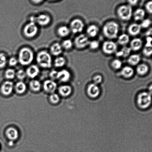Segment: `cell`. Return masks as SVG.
Listing matches in <instances>:
<instances>
[{
  "label": "cell",
  "mask_w": 152,
  "mask_h": 152,
  "mask_svg": "<svg viewBox=\"0 0 152 152\" xmlns=\"http://www.w3.org/2000/svg\"><path fill=\"white\" fill-rule=\"evenodd\" d=\"M99 42L96 40H93L90 41L89 44V48L91 49L94 50L97 49L99 47Z\"/></svg>",
  "instance_id": "cell-38"
},
{
  "label": "cell",
  "mask_w": 152,
  "mask_h": 152,
  "mask_svg": "<svg viewBox=\"0 0 152 152\" xmlns=\"http://www.w3.org/2000/svg\"><path fill=\"white\" fill-rule=\"evenodd\" d=\"M63 50L61 44L56 42L50 46L49 52L51 56L57 57L61 55Z\"/></svg>",
  "instance_id": "cell-14"
},
{
  "label": "cell",
  "mask_w": 152,
  "mask_h": 152,
  "mask_svg": "<svg viewBox=\"0 0 152 152\" xmlns=\"http://www.w3.org/2000/svg\"><path fill=\"white\" fill-rule=\"evenodd\" d=\"M145 15V11L142 8L137 9L133 14L134 19L136 21L143 20Z\"/></svg>",
  "instance_id": "cell-24"
},
{
  "label": "cell",
  "mask_w": 152,
  "mask_h": 152,
  "mask_svg": "<svg viewBox=\"0 0 152 152\" xmlns=\"http://www.w3.org/2000/svg\"><path fill=\"white\" fill-rule=\"evenodd\" d=\"M136 71L137 73L140 76H144L147 74L149 71L148 66L145 64H141L137 66Z\"/></svg>",
  "instance_id": "cell-28"
},
{
  "label": "cell",
  "mask_w": 152,
  "mask_h": 152,
  "mask_svg": "<svg viewBox=\"0 0 152 152\" xmlns=\"http://www.w3.org/2000/svg\"><path fill=\"white\" fill-rule=\"evenodd\" d=\"M58 91L63 96H67L71 94L72 88L70 86L63 85L59 88Z\"/></svg>",
  "instance_id": "cell-25"
},
{
  "label": "cell",
  "mask_w": 152,
  "mask_h": 152,
  "mask_svg": "<svg viewBox=\"0 0 152 152\" xmlns=\"http://www.w3.org/2000/svg\"><path fill=\"white\" fill-rule=\"evenodd\" d=\"M111 65L112 68L115 70H119L122 67V62L120 60L115 59L112 61Z\"/></svg>",
  "instance_id": "cell-36"
},
{
  "label": "cell",
  "mask_w": 152,
  "mask_h": 152,
  "mask_svg": "<svg viewBox=\"0 0 152 152\" xmlns=\"http://www.w3.org/2000/svg\"><path fill=\"white\" fill-rule=\"evenodd\" d=\"M16 72L14 69L12 68L7 69L5 73V77L8 80L14 79L16 77Z\"/></svg>",
  "instance_id": "cell-35"
},
{
  "label": "cell",
  "mask_w": 152,
  "mask_h": 152,
  "mask_svg": "<svg viewBox=\"0 0 152 152\" xmlns=\"http://www.w3.org/2000/svg\"><path fill=\"white\" fill-rule=\"evenodd\" d=\"M45 0H30L31 2L35 5H39L42 4Z\"/></svg>",
  "instance_id": "cell-47"
},
{
  "label": "cell",
  "mask_w": 152,
  "mask_h": 152,
  "mask_svg": "<svg viewBox=\"0 0 152 152\" xmlns=\"http://www.w3.org/2000/svg\"><path fill=\"white\" fill-rule=\"evenodd\" d=\"M8 63V60L6 54L4 53H0V69L5 68Z\"/></svg>",
  "instance_id": "cell-31"
},
{
  "label": "cell",
  "mask_w": 152,
  "mask_h": 152,
  "mask_svg": "<svg viewBox=\"0 0 152 152\" xmlns=\"http://www.w3.org/2000/svg\"><path fill=\"white\" fill-rule=\"evenodd\" d=\"M23 32L25 37L27 39H32L38 34L39 28L36 23L29 22L23 27Z\"/></svg>",
  "instance_id": "cell-5"
},
{
  "label": "cell",
  "mask_w": 152,
  "mask_h": 152,
  "mask_svg": "<svg viewBox=\"0 0 152 152\" xmlns=\"http://www.w3.org/2000/svg\"><path fill=\"white\" fill-rule=\"evenodd\" d=\"M71 75L67 69H63L57 71L56 79L62 82H66L70 80Z\"/></svg>",
  "instance_id": "cell-12"
},
{
  "label": "cell",
  "mask_w": 152,
  "mask_h": 152,
  "mask_svg": "<svg viewBox=\"0 0 152 152\" xmlns=\"http://www.w3.org/2000/svg\"><path fill=\"white\" fill-rule=\"evenodd\" d=\"M57 71L56 70H53L51 71L50 73V77L53 79H56Z\"/></svg>",
  "instance_id": "cell-46"
},
{
  "label": "cell",
  "mask_w": 152,
  "mask_h": 152,
  "mask_svg": "<svg viewBox=\"0 0 152 152\" xmlns=\"http://www.w3.org/2000/svg\"><path fill=\"white\" fill-rule=\"evenodd\" d=\"M15 88L16 91L18 94H21L26 91V84L22 81H20L16 83Z\"/></svg>",
  "instance_id": "cell-32"
},
{
  "label": "cell",
  "mask_w": 152,
  "mask_h": 152,
  "mask_svg": "<svg viewBox=\"0 0 152 152\" xmlns=\"http://www.w3.org/2000/svg\"><path fill=\"white\" fill-rule=\"evenodd\" d=\"M151 23V20L148 19H147L142 20V21L141 24L140 25L141 28H148L150 26Z\"/></svg>",
  "instance_id": "cell-40"
},
{
  "label": "cell",
  "mask_w": 152,
  "mask_h": 152,
  "mask_svg": "<svg viewBox=\"0 0 152 152\" xmlns=\"http://www.w3.org/2000/svg\"><path fill=\"white\" fill-rule=\"evenodd\" d=\"M47 1L51 2H56L60 1V0H47Z\"/></svg>",
  "instance_id": "cell-49"
},
{
  "label": "cell",
  "mask_w": 152,
  "mask_h": 152,
  "mask_svg": "<svg viewBox=\"0 0 152 152\" xmlns=\"http://www.w3.org/2000/svg\"><path fill=\"white\" fill-rule=\"evenodd\" d=\"M117 48V45L113 41H105L102 44V51L104 53L107 55H111L115 53Z\"/></svg>",
  "instance_id": "cell-10"
},
{
  "label": "cell",
  "mask_w": 152,
  "mask_h": 152,
  "mask_svg": "<svg viewBox=\"0 0 152 152\" xmlns=\"http://www.w3.org/2000/svg\"><path fill=\"white\" fill-rule=\"evenodd\" d=\"M51 21V17L48 14L42 13L35 16V23L38 26L46 27L50 24Z\"/></svg>",
  "instance_id": "cell-9"
},
{
  "label": "cell",
  "mask_w": 152,
  "mask_h": 152,
  "mask_svg": "<svg viewBox=\"0 0 152 152\" xmlns=\"http://www.w3.org/2000/svg\"><path fill=\"white\" fill-rule=\"evenodd\" d=\"M131 50L130 47H124L120 51L116 53V56L118 57H126L129 56Z\"/></svg>",
  "instance_id": "cell-29"
},
{
  "label": "cell",
  "mask_w": 152,
  "mask_h": 152,
  "mask_svg": "<svg viewBox=\"0 0 152 152\" xmlns=\"http://www.w3.org/2000/svg\"><path fill=\"white\" fill-rule=\"evenodd\" d=\"M43 88L44 90L48 93H53L57 88V84L52 80H48L44 82Z\"/></svg>",
  "instance_id": "cell-15"
},
{
  "label": "cell",
  "mask_w": 152,
  "mask_h": 152,
  "mask_svg": "<svg viewBox=\"0 0 152 152\" xmlns=\"http://www.w3.org/2000/svg\"><path fill=\"white\" fill-rule=\"evenodd\" d=\"M26 71L23 69H20L16 72V77L18 79L20 80H23L26 77Z\"/></svg>",
  "instance_id": "cell-37"
},
{
  "label": "cell",
  "mask_w": 152,
  "mask_h": 152,
  "mask_svg": "<svg viewBox=\"0 0 152 152\" xmlns=\"http://www.w3.org/2000/svg\"><path fill=\"white\" fill-rule=\"evenodd\" d=\"M103 77L101 75H97L94 77L93 79V83L98 85L102 82Z\"/></svg>",
  "instance_id": "cell-41"
},
{
  "label": "cell",
  "mask_w": 152,
  "mask_h": 152,
  "mask_svg": "<svg viewBox=\"0 0 152 152\" xmlns=\"http://www.w3.org/2000/svg\"><path fill=\"white\" fill-rule=\"evenodd\" d=\"M90 42L87 35L81 34L75 38L74 41V45L78 49H82L88 45Z\"/></svg>",
  "instance_id": "cell-7"
},
{
  "label": "cell",
  "mask_w": 152,
  "mask_h": 152,
  "mask_svg": "<svg viewBox=\"0 0 152 152\" xmlns=\"http://www.w3.org/2000/svg\"><path fill=\"white\" fill-rule=\"evenodd\" d=\"M87 94L91 98H96L100 94V89L98 85L94 83L90 84L87 89Z\"/></svg>",
  "instance_id": "cell-11"
},
{
  "label": "cell",
  "mask_w": 152,
  "mask_h": 152,
  "mask_svg": "<svg viewBox=\"0 0 152 152\" xmlns=\"http://www.w3.org/2000/svg\"><path fill=\"white\" fill-rule=\"evenodd\" d=\"M99 29L96 25H91L87 28L86 32L87 36L91 38L95 37L99 33Z\"/></svg>",
  "instance_id": "cell-23"
},
{
  "label": "cell",
  "mask_w": 152,
  "mask_h": 152,
  "mask_svg": "<svg viewBox=\"0 0 152 152\" xmlns=\"http://www.w3.org/2000/svg\"><path fill=\"white\" fill-rule=\"evenodd\" d=\"M142 40L140 38H135L131 41L130 48L131 50L134 51H138L142 47Z\"/></svg>",
  "instance_id": "cell-19"
},
{
  "label": "cell",
  "mask_w": 152,
  "mask_h": 152,
  "mask_svg": "<svg viewBox=\"0 0 152 152\" xmlns=\"http://www.w3.org/2000/svg\"><path fill=\"white\" fill-rule=\"evenodd\" d=\"M119 31V26L116 22H107L103 27V33L109 39H114L117 37Z\"/></svg>",
  "instance_id": "cell-3"
},
{
  "label": "cell",
  "mask_w": 152,
  "mask_h": 152,
  "mask_svg": "<svg viewBox=\"0 0 152 152\" xmlns=\"http://www.w3.org/2000/svg\"><path fill=\"white\" fill-rule=\"evenodd\" d=\"M140 60L141 58L138 54H132L128 57V63L131 66H135L139 64Z\"/></svg>",
  "instance_id": "cell-27"
},
{
  "label": "cell",
  "mask_w": 152,
  "mask_h": 152,
  "mask_svg": "<svg viewBox=\"0 0 152 152\" xmlns=\"http://www.w3.org/2000/svg\"><path fill=\"white\" fill-rule=\"evenodd\" d=\"M37 64L39 67L44 69H49L53 66L52 56L46 50H41L37 53L36 57Z\"/></svg>",
  "instance_id": "cell-2"
},
{
  "label": "cell",
  "mask_w": 152,
  "mask_h": 152,
  "mask_svg": "<svg viewBox=\"0 0 152 152\" xmlns=\"http://www.w3.org/2000/svg\"><path fill=\"white\" fill-rule=\"evenodd\" d=\"M34 54L31 48L24 47L20 49L18 51V62L22 66H28L32 64L34 59Z\"/></svg>",
  "instance_id": "cell-1"
},
{
  "label": "cell",
  "mask_w": 152,
  "mask_h": 152,
  "mask_svg": "<svg viewBox=\"0 0 152 152\" xmlns=\"http://www.w3.org/2000/svg\"><path fill=\"white\" fill-rule=\"evenodd\" d=\"M142 52L144 55L146 57H150L152 55V42L146 40Z\"/></svg>",
  "instance_id": "cell-26"
},
{
  "label": "cell",
  "mask_w": 152,
  "mask_h": 152,
  "mask_svg": "<svg viewBox=\"0 0 152 152\" xmlns=\"http://www.w3.org/2000/svg\"><path fill=\"white\" fill-rule=\"evenodd\" d=\"M141 27L140 24L137 23H133L128 27V33L132 36H136L141 32Z\"/></svg>",
  "instance_id": "cell-18"
},
{
  "label": "cell",
  "mask_w": 152,
  "mask_h": 152,
  "mask_svg": "<svg viewBox=\"0 0 152 152\" xmlns=\"http://www.w3.org/2000/svg\"><path fill=\"white\" fill-rule=\"evenodd\" d=\"M18 63V59L14 57H11L8 60V64L11 67H15L17 65Z\"/></svg>",
  "instance_id": "cell-39"
},
{
  "label": "cell",
  "mask_w": 152,
  "mask_h": 152,
  "mask_svg": "<svg viewBox=\"0 0 152 152\" xmlns=\"http://www.w3.org/2000/svg\"><path fill=\"white\" fill-rule=\"evenodd\" d=\"M130 38L129 35L126 34H123L121 35L118 38V42L122 45H125L129 42Z\"/></svg>",
  "instance_id": "cell-30"
},
{
  "label": "cell",
  "mask_w": 152,
  "mask_h": 152,
  "mask_svg": "<svg viewBox=\"0 0 152 152\" xmlns=\"http://www.w3.org/2000/svg\"><path fill=\"white\" fill-rule=\"evenodd\" d=\"M121 75L124 77L128 79L133 76L134 71L132 67L129 66H126L124 67L121 71Z\"/></svg>",
  "instance_id": "cell-22"
},
{
  "label": "cell",
  "mask_w": 152,
  "mask_h": 152,
  "mask_svg": "<svg viewBox=\"0 0 152 152\" xmlns=\"http://www.w3.org/2000/svg\"><path fill=\"white\" fill-rule=\"evenodd\" d=\"M63 50H68L73 48L74 43L71 40L69 39H64L61 43Z\"/></svg>",
  "instance_id": "cell-33"
},
{
  "label": "cell",
  "mask_w": 152,
  "mask_h": 152,
  "mask_svg": "<svg viewBox=\"0 0 152 152\" xmlns=\"http://www.w3.org/2000/svg\"><path fill=\"white\" fill-rule=\"evenodd\" d=\"M145 8L148 12L152 14V1H149L145 4Z\"/></svg>",
  "instance_id": "cell-43"
},
{
  "label": "cell",
  "mask_w": 152,
  "mask_h": 152,
  "mask_svg": "<svg viewBox=\"0 0 152 152\" xmlns=\"http://www.w3.org/2000/svg\"><path fill=\"white\" fill-rule=\"evenodd\" d=\"M50 99L51 102L53 104H57L60 100V97L58 94H53L50 95Z\"/></svg>",
  "instance_id": "cell-42"
},
{
  "label": "cell",
  "mask_w": 152,
  "mask_h": 152,
  "mask_svg": "<svg viewBox=\"0 0 152 152\" xmlns=\"http://www.w3.org/2000/svg\"><path fill=\"white\" fill-rule=\"evenodd\" d=\"M117 14L119 18L124 21H128L132 18L133 13L132 7L128 5H122L119 6Z\"/></svg>",
  "instance_id": "cell-6"
},
{
  "label": "cell",
  "mask_w": 152,
  "mask_h": 152,
  "mask_svg": "<svg viewBox=\"0 0 152 152\" xmlns=\"http://www.w3.org/2000/svg\"><path fill=\"white\" fill-rule=\"evenodd\" d=\"M146 39L150 40L152 41V28L148 29L146 32Z\"/></svg>",
  "instance_id": "cell-44"
},
{
  "label": "cell",
  "mask_w": 152,
  "mask_h": 152,
  "mask_svg": "<svg viewBox=\"0 0 152 152\" xmlns=\"http://www.w3.org/2000/svg\"><path fill=\"white\" fill-rule=\"evenodd\" d=\"M126 1L128 5L133 7L138 5L140 0H126Z\"/></svg>",
  "instance_id": "cell-45"
},
{
  "label": "cell",
  "mask_w": 152,
  "mask_h": 152,
  "mask_svg": "<svg viewBox=\"0 0 152 152\" xmlns=\"http://www.w3.org/2000/svg\"><path fill=\"white\" fill-rule=\"evenodd\" d=\"M6 135L9 139L13 141L18 138V132L15 128L10 127L7 129L6 131Z\"/></svg>",
  "instance_id": "cell-20"
},
{
  "label": "cell",
  "mask_w": 152,
  "mask_h": 152,
  "mask_svg": "<svg viewBox=\"0 0 152 152\" xmlns=\"http://www.w3.org/2000/svg\"><path fill=\"white\" fill-rule=\"evenodd\" d=\"M14 88V84L10 81H7L3 83L1 86V91L5 95H10L11 94Z\"/></svg>",
  "instance_id": "cell-16"
},
{
  "label": "cell",
  "mask_w": 152,
  "mask_h": 152,
  "mask_svg": "<svg viewBox=\"0 0 152 152\" xmlns=\"http://www.w3.org/2000/svg\"><path fill=\"white\" fill-rule=\"evenodd\" d=\"M66 59L61 56L56 57L53 62L54 67L57 69L62 68L66 65Z\"/></svg>",
  "instance_id": "cell-21"
},
{
  "label": "cell",
  "mask_w": 152,
  "mask_h": 152,
  "mask_svg": "<svg viewBox=\"0 0 152 152\" xmlns=\"http://www.w3.org/2000/svg\"><path fill=\"white\" fill-rule=\"evenodd\" d=\"M29 85L31 89L34 91H39L41 88L40 82L37 80H33L31 81Z\"/></svg>",
  "instance_id": "cell-34"
},
{
  "label": "cell",
  "mask_w": 152,
  "mask_h": 152,
  "mask_svg": "<svg viewBox=\"0 0 152 152\" xmlns=\"http://www.w3.org/2000/svg\"><path fill=\"white\" fill-rule=\"evenodd\" d=\"M26 72V76L34 79L39 75L40 72L39 67L37 65L31 64L28 66Z\"/></svg>",
  "instance_id": "cell-13"
},
{
  "label": "cell",
  "mask_w": 152,
  "mask_h": 152,
  "mask_svg": "<svg viewBox=\"0 0 152 152\" xmlns=\"http://www.w3.org/2000/svg\"><path fill=\"white\" fill-rule=\"evenodd\" d=\"M84 26L85 25L82 20L80 19L76 18L71 21L69 28L71 32L77 34L82 32L83 30Z\"/></svg>",
  "instance_id": "cell-8"
},
{
  "label": "cell",
  "mask_w": 152,
  "mask_h": 152,
  "mask_svg": "<svg viewBox=\"0 0 152 152\" xmlns=\"http://www.w3.org/2000/svg\"><path fill=\"white\" fill-rule=\"evenodd\" d=\"M148 92L152 95V84L149 86L148 89Z\"/></svg>",
  "instance_id": "cell-48"
},
{
  "label": "cell",
  "mask_w": 152,
  "mask_h": 152,
  "mask_svg": "<svg viewBox=\"0 0 152 152\" xmlns=\"http://www.w3.org/2000/svg\"><path fill=\"white\" fill-rule=\"evenodd\" d=\"M56 32L57 35L61 38L67 37L71 33L69 27L64 25H62L59 26L57 28Z\"/></svg>",
  "instance_id": "cell-17"
},
{
  "label": "cell",
  "mask_w": 152,
  "mask_h": 152,
  "mask_svg": "<svg viewBox=\"0 0 152 152\" xmlns=\"http://www.w3.org/2000/svg\"><path fill=\"white\" fill-rule=\"evenodd\" d=\"M152 102V95L148 92H141L137 97V104L142 109H146L150 107Z\"/></svg>",
  "instance_id": "cell-4"
}]
</instances>
